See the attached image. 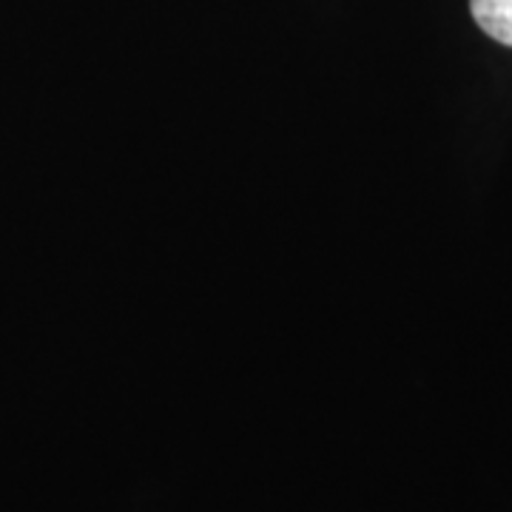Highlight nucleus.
Returning <instances> with one entry per match:
<instances>
[{
	"mask_svg": "<svg viewBox=\"0 0 512 512\" xmlns=\"http://www.w3.org/2000/svg\"><path fill=\"white\" fill-rule=\"evenodd\" d=\"M470 12L493 40L512 46V0H470Z\"/></svg>",
	"mask_w": 512,
	"mask_h": 512,
	"instance_id": "1",
	"label": "nucleus"
}]
</instances>
